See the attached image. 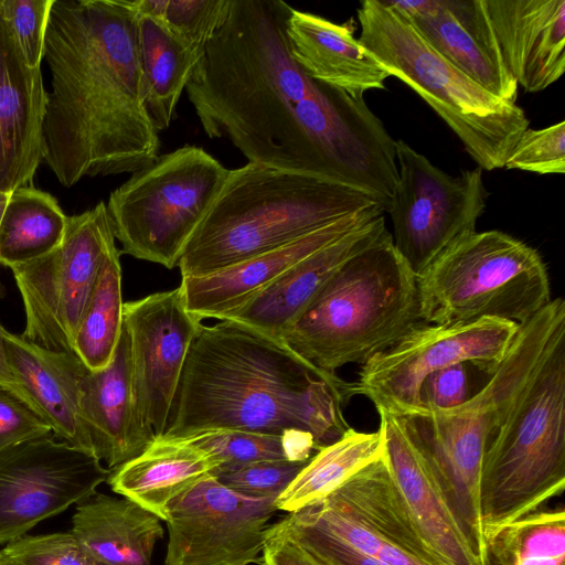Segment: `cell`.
<instances>
[{
	"mask_svg": "<svg viewBox=\"0 0 565 565\" xmlns=\"http://www.w3.org/2000/svg\"><path fill=\"white\" fill-rule=\"evenodd\" d=\"M282 0H231L185 93L207 137L248 162L360 191L387 212L397 182L395 140L358 99L311 78L291 55Z\"/></svg>",
	"mask_w": 565,
	"mask_h": 565,
	"instance_id": "cell-1",
	"label": "cell"
},
{
	"mask_svg": "<svg viewBox=\"0 0 565 565\" xmlns=\"http://www.w3.org/2000/svg\"><path fill=\"white\" fill-rule=\"evenodd\" d=\"M137 17L128 0L52 2L43 161L64 186L132 173L159 156V131L142 93Z\"/></svg>",
	"mask_w": 565,
	"mask_h": 565,
	"instance_id": "cell-2",
	"label": "cell"
},
{
	"mask_svg": "<svg viewBox=\"0 0 565 565\" xmlns=\"http://www.w3.org/2000/svg\"><path fill=\"white\" fill-rule=\"evenodd\" d=\"M352 383L319 369L281 339L235 320L201 323L190 345L162 439L211 429L309 434L317 451L351 427Z\"/></svg>",
	"mask_w": 565,
	"mask_h": 565,
	"instance_id": "cell-3",
	"label": "cell"
},
{
	"mask_svg": "<svg viewBox=\"0 0 565 565\" xmlns=\"http://www.w3.org/2000/svg\"><path fill=\"white\" fill-rule=\"evenodd\" d=\"M373 205L345 185L247 162L228 171L177 267L182 277L211 275Z\"/></svg>",
	"mask_w": 565,
	"mask_h": 565,
	"instance_id": "cell-4",
	"label": "cell"
},
{
	"mask_svg": "<svg viewBox=\"0 0 565 565\" xmlns=\"http://www.w3.org/2000/svg\"><path fill=\"white\" fill-rule=\"evenodd\" d=\"M563 329L565 301L552 299L519 326L501 363L478 393L455 408H425L414 415L397 416L480 561L484 533L479 481L486 445L507 418L552 340Z\"/></svg>",
	"mask_w": 565,
	"mask_h": 565,
	"instance_id": "cell-5",
	"label": "cell"
},
{
	"mask_svg": "<svg viewBox=\"0 0 565 565\" xmlns=\"http://www.w3.org/2000/svg\"><path fill=\"white\" fill-rule=\"evenodd\" d=\"M420 321L416 275L386 231L334 274L281 340L335 373L363 365Z\"/></svg>",
	"mask_w": 565,
	"mask_h": 565,
	"instance_id": "cell-6",
	"label": "cell"
},
{
	"mask_svg": "<svg viewBox=\"0 0 565 565\" xmlns=\"http://www.w3.org/2000/svg\"><path fill=\"white\" fill-rule=\"evenodd\" d=\"M565 489V329L548 345L481 462L484 537L532 513Z\"/></svg>",
	"mask_w": 565,
	"mask_h": 565,
	"instance_id": "cell-7",
	"label": "cell"
},
{
	"mask_svg": "<svg viewBox=\"0 0 565 565\" xmlns=\"http://www.w3.org/2000/svg\"><path fill=\"white\" fill-rule=\"evenodd\" d=\"M356 13L358 40L390 76L408 85L444 119L479 168H504L530 127L524 110L469 78L383 0L362 1Z\"/></svg>",
	"mask_w": 565,
	"mask_h": 565,
	"instance_id": "cell-8",
	"label": "cell"
},
{
	"mask_svg": "<svg viewBox=\"0 0 565 565\" xmlns=\"http://www.w3.org/2000/svg\"><path fill=\"white\" fill-rule=\"evenodd\" d=\"M423 322L449 324L497 318L522 324L551 299L537 249L508 233L473 232L416 275Z\"/></svg>",
	"mask_w": 565,
	"mask_h": 565,
	"instance_id": "cell-9",
	"label": "cell"
},
{
	"mask_svg": "<svg viewBox=\"0 0 565 565\" xmlns=\"http://www.w3.org/2000/svg\"><path fill=\"white\" fill-rule=\"evenodd\" d=\"M228 171L203 148L185 145L132 172L106 204L120 253L175 268Z\"/></svg>",
	"mask_w": 565,
	"mask_h": 565,
	"instance_id": "cell-10",
	"label": "cell"
},
{
	"mask_svg": "<svg viewBox=\"0 0 565 565\" xmlns=\"http://www.w3.org/2000/svg\"><path fill=\"white\" fill-rule=\"evenodd\" d=\"M519 326L497 318L449 324L420 321L362 365L353 394L367 397L377 412L398 417L420 413V386L427 375L457 363L492 374Z\"/></svg>",
	"mask_w": 565,
	"mask_h": 565,
	"instance_id": "cell-11",
	"label": "cell"
},
{
	"mask_svg": "<svg viewBox=\"0 0 565 565\" xmlns=\"http://www.w3.org/2000/svg\"><path fill=\"white\" fill-rule=\"evenodd\" d=\"M106 203L68 216L64 237L49 254L11 267L25 311L29 341L74 352L76 331L108 247L115 243Z\"/></svg>",
	"mask_w": 565,
	"mask_h": 565,
	"instance_id": "cell-12",
	"label": "cell"
},
{
	"mask_svg": "<svg viewBox=\"0 0 565 565\" xmlns=\"http://www.w3.org/2000/svg\"><path fill=\"white\" fill-rule=\"evenodd\" d=\"M397 182L390 214L393 244L418 275L457 241L476 232L487 207L482 169L457 177L434 166L404 140H395Z\"/></svg>",
	"mask_w": 565,
	"mask_h": 565,
	"instance_id": "cell-13",
	"label": "cell"
},
{
	"mask_svg": "<svg viewBox=\"0 0 565 565\" xmlns=\"http://www.w3.org/2000/svg\"><path fill=\"white\" fill-rule=\"evenodd\" d=\"M275 498L248 497L210 475L173 500L163 565L262 564Z\"/></svg>",
	"mask_w": 565,
	"mask_h": 565,
	"instance_id": "cell-14",
	"label": "cell"
},
{
	"mask_svg": "<svg viewBox=\"0 0 565 565\" xmlns=\"http://www.w3.org/2000/svg\"><path fill=\"white\" fill-rule=\"evenodd\" d=\"M111 470L50 434L0 449V544L96 493Z\"/></svg>",
	"mask_w": 565,
	"mask_h": 565,
	"instance_id": "cell-15",
	"label": "cell"
},
{
	"mask_svg": "<svg viewBox=\"0 0 565 565\" xmlns=\"http://www.w3.org/2000/svg\"><path fill=\"white\" fill-rule=\"evenodd\" d=\"M201 323L185 309L180 287L124 302L135 402L156 438L169 423L186 355Z\"/></svg>",
	"mask_w": 565,
	"mask_h": 565,
	"instance_id": "cell-16",
	"label": "cell"
},
{
	"mask_svg": "<svg viewBox=\"0 0 565 565\" xmlns=\"http://www.w3.org/2000/svg\"><path fill=\"white\" fill-rule=\"evenodd\" d=\"M385 213L373 205L351 213L299 239L202 277H182L185 309L204 319H230L298 262Z\"/></svg>",
	"mask_w": 565,
	"mask_h": 565,
	"instance_id": "cell-17",
	"label": "cell"
},
{
	"mask_svg": "<svg viewBox=\"0 0 565 565\" xmlns=\"http://www.w3.org/2000/svg\"><path fill=\"white\" fill-rule=\"evenodd\" d=\"M46 94L0 13V193L31 186L43 161Z\"/></svg>",
	"mask_w": 565,
	"mask_h": 565,
	"instance_id": "cell-18",
	"label": "cell"
},
{
	"mask_svg": "<svg viewBox=\"0 0 565 565\" xmlns=\"http://www.w3.org/2000/svg\"><path fill=\"white\" fill-rule=\"evenodd\" d=\"M81 413L93 454L114 470L140 455L154 430L140 416L134 396L128 333L121 334L110 363L97 371L85 367L81 383Z\"/></svg>",
	"mask_w": 565,
	"mask_h": 565,
	"instance_id": "cell-19",
	"label": "cell"
},
{
	"mask_svg": "<svg viewBox=\"0 0 565 565\" xmlns=\"http://www.w3.org/2000/svg\"><path fill=\"white\" fill-rule=\"evenodd\" d=\"M503 62L525 92L565 71V0H483Z\"/></svg>",
	"mask_w": 565,
	"mask_h": 565,
	"instance_id": "cell-20",
	"label": "cell"
},
{
	"mask_svg": "<svg viewBox=\"0 0 565 565\" xmlns=\"http://www.w3.org/2000/svg\"><path fill=\"white\" fill-rule=\"evenodd\" d=\"M406 20L469 78L515 103L518 84L503 62L483 0H435L430 10Z\"/></svg>",
	"mask_w": 565,
	"mask_h": 565,
	"instance_id": "cell-21",
	"label": "cell"
},
{
	"mask_svg": "<svg viewBox=\"0 0 565 565\" xmlns=\"http://www.w3.org/2000/svg\"><path fill=\"white\" fill-rule=\"evenodd\" d=\"M386 231L383 213L295 264L226 320L238 321L281 339L334 274Z\"/></svg>",
	"mask_w": 565,
	"mask_h": 565,
	"instance_id": "cell-22",
	"label": "cell"
},
{
	"mask_svg": "<svg viewBox=\"0 0 565 565\" xmlns=\"http://www.w3.org/2000/svg\"><path fill=\"white\" fill-rule=\"evenodd\" d=\"M384 457L425 542L446 565H483L469 546L401 419L379 412Z\"/></svg>",
	"mask_w": 565,
	"mask_h": 565,
	"instance_id": "cell-23",
	"label": "cell"
},
{
	"mask_svg": "<svg viewBox=\"0 0 565 565\" xmlns=\"http://www.w3.org/2000/svg\"><path fill=\"white\" fill-rule=\"evenodd\" d=\"M2 337L8 364L33 409L61 440L93 454L79 404L86 365L75 353L44 349L22 334L4 329Z\"/></svg>",
	"mask_w": 565,
	"mask_h": 565,
	"instance_id": "cell-24",
	"label": "cell"
},
{
	"mask_svg": "<svg viewBox=\"0 0 565 565\" xmlns=\"http://www.w3.org/2000/svg\"><path fill=\"white\" fill-rule=\"evenodd\" d=\"M286 34L292 57L311 78L358 99L384 89L390 74L354 38L352 20L338 24L292 8Z\"/></svg>",
	"mask_w": 565,
	"mask_h": 565,
	"instance_id": "cell-25",
	"label": "cell"
},
{
	"mask_svg": "<svg viewBox=\"0 0 565 565\" xmlns=\"http://www.w3.org/2000/svg\"><path fill=\"white\" fill-rule=\"evenodd\" d=\"M161 522L130 499L94 493L77 503L71 532L97 565H151Z\"/></svg>",
	"mask_w": 565,
	"mask_h": 565,
	"instance_id": "cell-26",
	"label": "cell"
},
{
	"mask_svg": "<svg viewBox=\"0 0 565 565\" xmlns=\"http://www.w3.org/2000/svg\"><path fill=\"white\" fill-rule=\"evenodd\" d=\"M218 468L212 454L186 440L156 438L107 481L114 492L166 521L170 503Z\"/></svg>",
	"mask_w": 565,
	"mask_h": 565,
	"instance_id": "cell-27",
	"label": "cell"
},
{
	"mask_svg": "<svg viewBox=\"0 0 565 565\" xmlns=\"http://www.w3.org/2000/svg\"><path fill=\"white\" fill-rule=\"evenodd\" d=\"M387 544L433 565H446L416 529L384 452L327 495Z\"/></svg>",
	"mask_w": 565,
	"mask_h": 565,
	"instance_id": "cell-28",
	"label": "cell"
},
{
	"mask_svg": "<svg viewBox=\"0 0 565 565\" xmlns=\"http://www.w3.org/2000/svg\"><path fill=\"white\" fill-rule=\"evenodd\" d=\"M137 14L142 93L148 114L160 132L174 119L180 97L204 52L180 41L156 19Z\"/></svg>",
	"mask_w": 565,
	"mask_h": 565,
	"instance_id": "cell-29",
	"label": "cell"
},
{
	"mask_svg": "<svg viewBox=\"0 0 565 565\" xmlns=\"http://www.w3.org/2000/svg\"><path fill=\"white\" fill-rule=\"evenodd\" d=\"M67 217L47 192L33 186L11 192L0 221V264L11 268L52 252L64 237Z\"/></svg>",
	"mask_w": 565,
	"mask_h": 565,
	"instance_id": "cell-30",
	"label": "cell"
},
{
	"mask_svg": "<svg viewBox=\"0 0 565 565\" xmlns=\"http://www.w3.org/2000/svg\"><path fill=\"white\" fill-rule=\"evenodd\" d=\"M383 452L379 430L362 433L350 428L341 438L312 455L276 499L277 510L289 513L326 498Z\"/></svg>",
	"mask_w": 565,
	"mask_h": 565,
	"instance_id": "cell-31",
	"label": "cell"
},
{
	"mask_svg": "<svg viewBox=\"0 0 565 565\" xmlns=\"http://www.w3.org/2000/svg\"><path fill=\"white\" fill-rule=\"evenodd\" d=\"M120 254L116 243L108 247L74 340L75 354L92 371L110 363L122 330Z\"/></svg>",
	"mask_w": 565,
	"mask_h": 565,
	"instance_id": "cell-32",
	"label": "cell"
},
{
	"mask_svg": "<svg viewBox=\"0 0 565 565\" xmlns=\"http://www.w3.org/2000/svg\"><path fill=\"white\" fill-rule=\"evenodd\" d=\"M483 565H565V510L539 509L484 537Z\"/></svg>",
	"mask_w": 565,
	"mask_h": 565,
	"instance_id": "cell-33",
	"label": "cell"
},
{
	"mask_svg": "<svg viewBox=\"0 0 565 565\" xmlns=\"http://www.w3.org/2000/svg\"><path fill=\"white\" fill-rule=\"evenodd\" d=\"M138 13L160 22L175 38L204 52L230 10L231 0H134Z\"/></svg>",
	"mask_w": 565,
	"mask_h": 565,
	"instance_id": "cell-34",
	"label": "cell"
},
{
	"mask_svg": "<svg viewBox=\"0 0 565 565\" xmlns=\"http://www.w3.org/2000/svg\"><path fill=\"white\" fill-rule=\"evenodd\" d=\"M212 454L216 470H230L264 460H292L287 437L234 429H211L184 439Z\"/></svg>",
	"mask_w": 565,
	"mask_h": 565,
	"instance_id": "cell-35",
	"label": "cell"
},
{
	"mask_svg": "<svg viewBox=\"0 0 565 565\" xmlns=\"http://www.w3.org/2000/svg\"><path fill=\"white\" fill-rule=\"evenodd\" d=\"M3 565H97L72 532L23 535L0 551Z\"/></svg>",
	"mask_w": 565,
	"mask_h": 565,
	"instance_id": "cell-36",
	"label": "cell"
},
{
	"mask_svg": "<svg viewBox=\"0 0 565 565\" xmlns=\"http://www.w3.org/2000/svg\"><path fill=\"white\" fill-rule=\"evenodd\" d=\"M504 168L540 174L565 172V121L542 129L527 128L511 149Z\"/></svg>",
	"mask_w": 565,
	"mask_h": 565,
	"instance_id": "cell-37",
	"label": "cell"
},
{
	"mask_svg": "<svg viewBox=\"0 0 565 565\" xmlns=\"http://www.w3.org/2000/svg\"><path fill=\"white\" fill-rule=\"evenodd\" d=\"M308 460H264L230 470H218L214 478L238 493L277 499L297 477Z\"/></svg>",
	"mask_w": 565,
	"mask_h": 565,
	"instance_id": "cell-38",
	"label": "cell"
},
{
	"mask_svg": "<svg viewBox=\"0 0 565 565\" xmlns=\"http://www.w3.org/2000/svg\"><path fill=\"white\" fill-rule=\"evenodd\" d=\"M53 0H0V13L29 67L43 61L44 42Z\"/></svg>",
	"mask_w": 565,
	"mask_h": 565,
	"instance_id": "cell-39",
	"label": "cell"
},
{
	"mask_svg": "<svg viewBox=\"0 0 565 565\" xmlns=\"http://www.w3.org/2000/svg\"><path fill=\"white\" fill-rule=\"evenodd\" d=\"M267 531L296 542L321 565H381L289 513L269 525Z\"/></svg>",
	"mask_w": 565,
	"mask_h": 565,
	"instance_id": "cell-40",
	"label": "cell"
},
{
	"mask_svg": "<svg viewBox=\"0 0 565 565\" xmlns=\"http://www.w3.org/2000/svg\"><path fill=\"white\" fill-rule=\"evenodd\" d=\"M51 431L47 422L33 408L0 386V449Z\"/></svg>",
	"mask_w": 565,
	"mask_h": 565,
	"instance_id": "cell-41",
	"label": "cell"
},
{
	"mask_svg": "<svg viewBox=\"0 0 565 565\" xmlns=\"http://www.w3.org/2000/svg\"><path fill=\"white\" fill-rule=\"evenodd\" d=\"M467 364L457 363L427 375L420 386L424 408L450 409L465 403L468 395Z\"/></svg>",
	"mask_w": 565,
	"mask_h": 565,
	"instance_id": "cell-42",
	"label": "cell"
},
{
	"mask_svg": "<svg viewBox=\"0 0 565 565\" xmlns=\"http://www.w3.org/2000/svg\"><path fill=\"white\" fill-rule=\"evenodd\" d=\"M262 565H316L296 542L266 532Z\"/></svg>",
	"mask_w": 565,
	"mask_h": 565,
	"instance_id": "cell-43",
	"label": "cell"
},
{
	"mask_svg": "<svg viewBox=\"0 0 565 565\" xmlns=\"http://www.w3.org/2000/svg\"><path fill=\"white\" fill-rule=\"evenodd\" d=\"M3 330L4 328L0 324V386L15 394L22 401H24L31 408H33L28 395L25 394L24 390L22 388L19 381L15 379L14 374L12 373L8 364L6 347L2 337Z\"/></svg>",
	"mask_w": 565,
	"mask_h": 565,
	"instance_id": "cell-44",
	"label": "cell"
},
{
	"mask_svg": "<svg viewBox=\"0 0 565 565\" xmlns=\"http://www.w3.org/2000/svg\"><path fill=\"white\" fill-rule=\"evenodd\" d=\"M8 199H9L8 193H0V221H1L4 207H6V204L8 202Z\"/></svg>",
	"mask_w": 565,
	"mask_h": 565,
	"instance_id": "cell-45",
	"label": "cell"
},
{
	"mask_svg": "<svg viewBox=\"0 0 565 565\" xmlns=\"http://www.w3.org/2000/svg\"><path fill=\"white\" fill-rule=\"evenodd\" d=\"M0 565H3L2 563H0Z\"/></svg>",
	"mask_w": 565,
	"mask_h": 565,
	"instance_id": "cell-46",
	"label": "cell"
}]
</instances>
